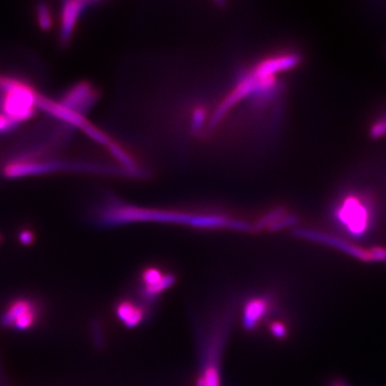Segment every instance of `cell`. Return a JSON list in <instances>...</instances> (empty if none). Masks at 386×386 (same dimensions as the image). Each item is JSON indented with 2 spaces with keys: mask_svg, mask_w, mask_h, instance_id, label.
I'll use <instances>...</instances> for the list:
<instances>
[{
  "mask_svg": "<svg viewBox=\"0 0 386 386\" xmlns=\"http://www.w3.org/2000/svg\"><path fill=\"white\" fill-rule=\"evenodd\" d=\"M97 221L103 227H115L135 221H159V223H181L203 229H232L238 230V220L225 215H194V214L158 212L139 209L110 201L99 210Z\"/></svg>",
  "mask_w": 386,
  "mask_h": 386,
  "instance_id": "1",
  "label": "cell"
},
{
  "mask_svg": "<svg viewBox=\"0 0 386 386\" xmlns=\"http://www.w3.org/2000/svg\"><path fill=\"white\" fill-rule=\"evenodd\" d=\"M368 191H345L332 206V219L343 233L362 238L372 230L376 218V203Z\"/></svg>",
  "mask_w": 386,
  "mask_h": 386,
  "instance_id": "2",
  "label": "cell"
},
{
  "mask_svg": "<svg viewBox=\"0 0 386 386\" xmlns=\"http://www.w3.org/2000/svg\"><path fill=\"white\" fill-rule=\"evenodd\" d=\"M231 315L214 320L204 332L200 349V372L196 386H223L221 359L230 330Z\"/></svg>",
  "mask_w": 386,
  "mask_h": 386,
  "instance_id": "3",
  "label": "cell"
},
{
  "mask_svg": "<svg viewBox=\"0 0 386 386\" xmlns=\"http://www.w3.org/2000/svg\"><path fill=\"white\" fill-rule=\"evenodd\" d=\"M39 93L22 78L0 74V113L17 126L37 112Z\"/></svg>",
  "mask_w": 386,
  "mask_h": 386,
  "instance_id": "4",
  "label": "cell"
},
{
  "mask_svg": "<svg viewBox=\"0 0 386 386\" xmlns=\"http://www.w3.org/2000/svg\"><path fill=\"white\" fill-rule=\"evenodd\" d=\"M59 171L93 172V173H113L108 166L81 162L56 161V160H39L30 157H23L11 160L3 168V175L8 179H20L25 177H37Z\"/></svg>",
  "mask_w": 386,
  "mask_h": 386,
  "instance_id": "5",
  "label": "cell"
},
{
  "mask_svg": "<svg viewBox=\"0 0 386 386\" xmlns=\"http://www.w3.org/2000/svg\"><path fill=\"white\" fill-rule=\"evenodd\" d=\"M39 318L37 303L27 297H19L8 304L0 315V324L12 330H27L34 326Z\"/></svg>",
  "mask_w": 386,
  "mask_h": 386,
  "instance_id": "6",
  "label": "cell"
},
{
  "mask_svg": "<svg viewBox=\"0 0 386 386\" xmlns=\"http://www.w3.org/2000/svg\"><path fill=\"white\" fill-rule=\"evenodd\" d=\"M98 97V91L91 83L82 81L70 86L58 102L73 112L85 116L86 113L97 102Z\"/></svg>",
  "mask_w": 386,
  "mask_h": 386,
  "instance_id": "7",
  "label": "cell"
},
{
  "mask_svg": "<svg viewBox=\"0 0 386 386\" xmlns=\"http://www.w3.org/2000/svg\"><path fill=\"white\" fill-rule=\"evenodd\" d=\"M177 282V277L159 267L148 266L141 274V294L145 302H154Z\"/></svg>",
  "mask_w": 386,
  "mask_h": 386,
  "instance_id": "8",
  "label": "cell"
},
{
  "mask_svg": "<svg viewBox=\"0 0 386 386\" xmlns=\"http://www.w3.org/2000/svg\"><path fill=\"white\" fill-rule=\"evenodd\" d=\"M296 234L299 238L313 240V242H320V244H326L328 246H330V247H335L336 249L341 250L345 253L350 254V256H352V257L356 258V259L362 260V261H374L372 249H363V248L359 247V246L352 244V242L336 238V236H332V235L318 232V231L308 230V229H299V230L296 231Z\"/></svg>",
  "mask_w": 386,
  "mask_h": 386,
  "instance_id": "9",
  "label": "cell"
},
{
  "mask_svg": "<svg viewBox=\"0 0 386 386\" xmlns=\"http://www.w3.org/2000/svg\"><path fill=\"white\" fill-rule=\"evenodd\" d=\"M95 5L93 1L84 0H67L61 5L60 28H59V42L63 45H68L71 41L78 19L85 12L89 5Z\"/></svg>",
  "mask_w": 386,
  "mask_h": 386,
  "instance_id": "10",
  "label": "cell"
},
{
  "mask_svg": "<svg viewBox=\"0 0 386 386\" xmlns=\"http://www.w3.org/2000/svg\"><path fill=\"white\" fill-rule=\"evenodd\" d=\"M37 106L38 110L43 111V112L51 115L52 117L56 118V120L65 122L67 125L78 128L83 131H85L91 125V122L86 120L85 116L73 112L70 109L60 104L58 101L47 98L45 95H40V93L39 97H38Z\"/></svg>",
  "mask_w": 386,
  "mask_h": 386,
  "instance_id": "11",
  "label": "cell"
},
{
  "mask_svg": "<svg viewBox=\"0 0 386 386\" xmlns=\"http://www.w3.org/2000/svg\"><path fill=\"white\" fill-rule=\"evenodd\" d=\"M271 309V299L264 294L248 298L242 309V326L244 330L248 332L257 330L266 319Z\"/></svg>",
  "mask_w": 386,
  "mask_h": 386,
  "instance_id": "12",
  "label": "cell"
},
{
  "mask_svg": "<svg viewBox=\"0 0 386 386\" xmlns=\"http://www.w3.org/2000/svg\"><path fill=\"white\" fill-rule=\"evenodd\" d=\"M115 315L122 326L127 328H135L146 320L147 309L145 306L127 298L116 304Z\"/></svg>",
  "mask_w": 386,
  "mask_h": 386,
  "instance_id": "13",
  "label": "cell"
},
{
  "mask_svg": "<svg viewBox=\"0 0 386 386\" xmlns=\"http://www.w3.org/2000/svg\"><path fill=\"white\" fill-rule=\"evenodd\" d=\"M36 15L39 27L45 32H49L53 27V17L51 9L47 3H39L36 8Z\"/></svg>",
  "mask_w": 386,
  "mask_h": 386,
  "instance_id": "14",
  "label": "cell"
},
{
  "mask_svg": "<svg viewBox=\"0 0 386 386\" xmlns=\"http://www.w3.org/2000/svg\"><path fill=\"white\" fill-rule=\"evenodd\" d=\"M370 137L374 139L386 137V112L378 116V118L370 125Z\"/></svg>",
  "mask_w": 386,
  "mask_h": 386,
  "instance_id": "15",
  "label": "cell"
},
{
  "mask_svg": "<svg viewBox=\"0 0 386 386\" xmlns=\"http://www.w3.org/2000/svg\"><path fill=\"white\" fill-rule=\"evenodd\" d=\"M269 330L273 337L278 340L286 339L288 337V330L286 323L280 320L271 321L269 323Z\"/></svg>",
  "mask_w": 386,
  "mask_h": 386,
  "instance_id": "16",
  "label": "cell"
},
{
  "mask_svg": "<svg viewBox=\"0 0 386 386\" xmlns=\"http://www.w3.org/2000/svg\"><path fill=\"white\" fill-rule=\"evenodd\" d=\"M16 127H19V126L14 122L0 113V133H9Z\"/></svg>",
  "mask_w": 386,
  "mask_h": 386,
  "instance_id": "17",
  "label": "cell"
},
{
  "mask_svg": "<svg viewBox=\"0 0 386 386\" xmlns=\"http://www.w3.org/2000/svg\"><path fill=\"white\" fill-rule=\"evenodd\" d=\"M93 330H91V335L93 337V341H95V345H102L104 343V340H103V332L102 328H101L100 323L95 322L93 326H91Z\"/></svg>",
  "mask_w": 386,
  "mask_h": 386,
  "instance_id": "18",
  "label": "cell"
},
{
  "mask_svg": "<svg viewBox=\"0 0 386 386\" xmlns=\"http://www.w3.org/2000/svg\"><path fill=\"white\" fill-rule=\"evenodd\" d=\"M19 240H20L21 244L28 246V245H32L34 242V234L28 229H24L19 233Z\"/></svg>",
  "mask_w": 386,
  "mask_h": 386,
  "instance_id": "19",
  "label": "cell"
},
{
  "mask_svg": "<svg viewBox=\"0 0 386 386\" xmlns=\"http://www.w3.org/2000/svg\"><path fill=\"white\" fill-rule=\"evenodd\" d=\"M0 242H1V238H0Z\"/></svg>",
  "mask_w": 386,
  "mask_h": 386,
  "instance_id": "20",
  "label": "cell"
}]
</instances>
